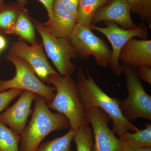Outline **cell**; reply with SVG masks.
<instances>
[{
	"instance_id": "d4e9b609",
	"label": "cell",
	"mask_w": 151,
	"mask_h": 151,
	"mask_svg": "<svg viewBox=\"0 0 151 151\" xmlns=\"http://www.w3.org/2000/svg\"><path fill=\"white\" fill-rule=\"evenodd\" d=\"M138 75L140 79L145 82L151 84V67L145 65H141L137 67Z\"/></svg>"
},
{
	"instance_id": "83f0119b",
	"label": "cell",
	"mask_w": 151,
	"mask_h": 151,
	"mask_svg": "<svg viewBox=\"0 0 151 151\" xmlns=\"http://www.w3.org/2000/svg\"><path fill=\"white\" fill-rule=\"evenodd\" d=\"M7 42L6 39L0 35V52L4 49L6 46Z\"/></svg>"
},
{
	"instance_id": "30bf717a",
	"label": "cell",
	"mask_w": 151,
	"mask_h": 151,
	"mask_svg": "<svg viewBox=\"0 0 151 151\" xmlns=\"http://www.w3.org/2000/svg\"><path fill=\"white\" fill-rule=\"evenodd\" d=\"M86 112L92 125L94 145L92 151H123L124 146L108 127L111 118L99 108H92Z\"/></svg>"
},
{
	"instance_id": "9a60e30c",
	"label": "cell",
	"mask_w": 151,
	"mask_h": 151,
	"mask_svg": "<svg viewBox=\"0 0 151 151\" xmlns=\"http://www.w3.org/2000/svg\"><path fill=\"white\" fill-rule=\"evenodd\" d=\"M35 30L32 18L29 16L27 10L24 7L19 15L11 35L18 36L20 40H24L31 45H35L38 44Z\"/></svg>"
},
{
	"instance_id": "8fae6325",
	"label": "cell",
	"mask_w": 151,
	"mask_h": 151,
	"mask_svg": "<svg viewBox=\"0 0 151 151\" xmlns=\"http://www.w3.org/2000/svg\"><path fill=\"white\" fill-rule=\"evenodd\" d=\"M37 95L31 91L23 90L16 103L0 114V121L21 136L26 127L29 116L32 113L31 107Z\"/></svg>"
},
{
	"instance_id": "4316f807",
	"label": "cell",
	"mask_w": 151,
	"mask_h": 151,
	"mask_svg": "<svg viewBox=\"0 0 151 151\" xmlns=\"http://www.w3.org/2000/svg\"><path fill=\"white\" fill-rule=\"evenodd\" d=\"M123 151H151V147H124Z\"/></svg>"
},
{
	"instance_id": "277c9868",
	"label": "cell",
	"mask_w": 151,
	"mask_h": 151,
	"mask_svg": "<svg viewBox=\"0 0 151 151\" xmlns=\"http://www.w3.org/2000/svg\"><path fill=\"white\" fill-rule=\"evenodd\" d=\"M128 90L127 98L120 103L122 114L129 122L139 118L151 120V97L144 89L136 68L122 65Z\"/></svg>"
},
{
	"instance_id": "e0dca14e",
	"label": "cell",
	"mask_w": 151,
	"mask_h": 151,
	"mask_svg": "<svg viewBox=\"0 0 151 151\" xmlns=\"http://www.w3.org/2000/svg\"><path fill=\"white\" fill-rule=\"evenodd\" d=\"M124 147H151V124H145V129L134 133L127 131L119 137Z\"/></svg>"
},
{
	"instance_id": "52a82bcc",
	"label": "cell",
	"mask_w": 151,
	"mask_h": 151,
	"mask_svg": "<svg viewBox=\"0 0 151 151\" xmlns=\"http://www.w3.org/2000/svg\"><path fill=\"white\" fill-rule=\"evenodd\" d=\"M92 30L89 25L77 24L68 38L80 59L86 60L92 55L97 65L107 67L111 61L112 50Z\"/></svg>"
},
{
	"instance_id": "ffe728a7",
	"label": "cell",
	"mask_w": 151,
	"mask_h": 151,
	"mask_svg": "<svg viewBox=\"0 0 151 151\" xmlns=\"http://www.w3.org/2000/svg\"><path fill=\"white\" fill-rule=\"evenodd\" d=\"M20 136L0 121V151H19Z\"/></svg>"
},
{
	"instance_id": "cb8c5ba5",
	"label": "cell",
	"mask_w": 151,
	"mask_h": 151,
	"mask_svg": "<svg viewBox=\"0 0 151 151\" xmlns=\"http://www.w3.org/2000/svg\"><path fill=\"white\" fill-rule=\"evenodd\" d=\"M69 12L77 18L80 0H58Z\"/></svg>"
},
{
	"instance_id": "5bb4252c",
	"label": "cell",
	"mask_w": 151,
	"mask_h": 151,
	"mask_svg": "<svg viewBox=\"0 0 151 151\" xmlns=\"http://www.w3.org/2000/svg\"><path fill=\"white\" fill-rule=\"evenodd\" d=\"M43 24L56 37L68 38L77 24V19L58 0H54L51 18Z\"/></svg>"
},
{
	"instance_id": "6da1fadb",
	"label": "cell",
	"mask_w": 151,
	"mask_h": 151,
	"mask_svg": "<svg viewBox=\"0 0 151 151\" xmlns=\"http://www.w3.org/2000/svg\"><path fill=\"white\" fill-rule=\"evenodd\" d=\"M77 85L78 97L81 106L85 111L92 108H99L109 116L112 122V131L119 137L124 133L139 130L126 119L120 108L121 101L112 98L103 92L95 82L89 70L86 75L82 66H79L77 73Z\"/></svg>"
},
{
	"instance_id": "f1b7e54d",
	"label": "cell",
	"mask_w": 151,
	"mask_h": 151,
	"mask_svg": "<svg viewBox=\"0 0 151 151\" xmlns=\"http://www.w3.org/2000/svg\"><path fill=\"white\" fill-rule=\"evenodd\" d=\"M6 5L4 0H0V10L2 9Z\"/></svg>"
},
{
	"instance_id": "44dd1931",
	"label": "cell",
	"mask_w": 151,
	"mask_h": 151,
	"mask_svg": "<svg viewBox=\"0 0 151 151\" xmlns=\"http://www.w3.org/2000/svg\"><path fill=\"white\" fill-rule=\"evenodd\" d=\"M73 140L76 147V151H92L94 145V135L89 126H84L75 130Z\"/></svg>"
},
{
	"instance_id": "ba28073f",
	"label": "cell",
	"mask_w": 151,
	"mask_h": 151,
	"mask_svg": "<svg viewBox=\"0 0 151 151\" xmlns=\"http://www.w3.org/2000/svg\"><path fill=\"white\" fill-rule=\"evenodd\" d=\"M105 27L89 25L92 30H95L103 34L107 37L112 45V50L110 65L112 72L115 75L120 76L122 73V65L119 59L120 51L126 42L135 37L146 40L148 36V28L143 23L137 27L130 29H125L119 26L114 22H104Z\"/></svg>"
},
{
	"instance_id": "7a4b0ae2",
	"label": "cell",
	"mask_w": 151,
	"mask_h": 151,
	"mask_svg": "<svg viewBox=\"0 0 151 151\" xmlns=\"http://www.w3.org/2000/svg\"><path fill=\"white\" fill-rule=\"evenodd\" d=\"M34 101L31 119L20 136L19 151H37L42 141L52 132L71 128L67 117L52 112L43 97L37 94Z\"/></svg>"
},
{
	"instance_id": "2e32d148",
	"label": "cell",
	"mask_w": 151,
	"mask_h": 151,
	"mask_svg": "<svg viewBox=\"0 0 151 151\" xmlns=\"http://www.w3.org/2000/svg\"><path fill=\"white\" fill-rule=\"evenodd\" d=\"M24 5L21 3L6 4L0 10V35H11L19 15Z\"/></svg>"
},
{
	"instance_id": "ac0fdd59",
	"label": "cell",
	"mask_w": 151,
	"mask_h": 151,
	"mask_svg": "<svg viewBox=\"0 0 151 151\" xmlns=\"http://www.w3.org/2000/svg\"><path fill=\"white\" fill-rule=\"evenodd\" d=\"M111 0H80L77 13V24L89 25L95 12Z\"/></svg>"
},
{
	"instance_id": "4fadbf2b",
	"label": "cell",
	"mask_w": 151,
	"mask_h": 151,
	"mask_svg": "<svg viewBox=\"0 0 151 151\" xmlns=\"http://www.w3.org/2000/svg\"><path fill=\"white\" fill-rule=\"evenodd\" d=\"M119 59L123 64L132 67H151V40L131 39L122 47Z\"/></svg>"
},
{
	"instance_id": "8992f818",
	"label": "cell",
	"mask_w": 151,
	"mask_h": 151,
	"mask_svg": "<svg viewBox=\"0 0 151 151\" xmlns=\"http://www.w3.org/2000/svg\"><path fill=\"white\" fill-rule=\"evenodd\" d=\"M6 58L14 65L16 74L10 80L0 79V93L12 89H18L31 91L42 96L47 104L52 102L56 90L55 87H50L41 81L32 68L27 63L17 57L7 54Z\"/></svg>"
},
{
	"instance_id": "d6986e66",
	"label": "cell",
	"mask_w": 151,
	"mask_h": 151,
	"mask_svg": "<svg viewBox=\"0 0 151 151\" xmlns=\"http://www.w3.org/2000/svg\"><path fill=\"white\" fill-rule=\"evenodd\" d=\"M75 129L70 128L62 137L41 143L37 151H73L71 143Z\"/></svg>"
},
{
	"instance_id": "5b68a950",
	"label": "cell",
	"mask_w": 151,
	"mask_h": 151,
	"mask_svg": "<svg viewBox=\"0 0 151 151\" xmlns=\"http://www.w3.org/2000/svg\"><path fill=\"white\" fill-rule=\"evenodd\" d=\"M32 20L35 29L40 35L43 48L61 76L73 75L76 66L71 60L77 57L75 48L68 38H58L53 35L46 26L37 20Z\"/></svg>"
},
{
	"instance_id": "603a6c76",
	"label": "cell",
	"mask_w": 151,
	"mask_h": 151,
	"mask_svg": "<svg viewBox=\"0 0 151 151\" xmlns=\"http://www.w3.org/2000/svg\"><path fill=\"white\" fill-rule=\"evenodd\" d=\"M23 91L21 89H12L0 93V114Z\"/></svg>"
},
{
	"instance_id": "3957f363",
	"label": "cell",
	"mask_w": 151,
	"mask_h": 151,
	"mask_svg": "<svg viewBox=\"0 0 151 151\" xmlns=\"http://www.w3.org/2000/svg\"><path fill=\"white\" fill-rule=\"evenodd\" d=\"M47 84H52L56 92L52 102L47 104L49 109L65 115L74 129L90 125L80 103L77 84L71 76L52 74L48 76Z\"/></svg>"
},
{
	"instance_id": "484cf974",
	"label": "cell",
	"mask_w": 151,
	"mask_h": 151,
	"mask_svg": "<svg viewBox=\"0 0 151 151\" xmlns=\"http://www.w3.org/2000/svg\"><path fill=\"white\" fill-rule=\"evenodd\" d=\"M16 2L24 5L26 4L27 0H16ZM44 6L48 14V19L51 18L52 15V6L54 0H38Z\"/></svg>"
},
{
	"instance_id": "7c38bea8",
	"label": "cell",
	"mask_w": 151,
	"mask_h": 151,
	"mask_svg": "<svg viewBox=\"0 0 151 151\" xmlns=\"http://www.w3.org/2000/svg\"><path fill=\"white\" fill-rule=\"evenodd\" d=\"M131 8L127 0H111L95 12L91 24L95 25L101 22H112L125 29L137 27L131 17Z\"/></svg>"
},
{
	"instance_id": "9c48e42d",
	"label": "cell",
	"mask_w": 151,
	"mask_h": 151,
	"mask_svg": "<svg viewBox=\"0 0 151 151\" xmlns=\"http://www.w3.org/2000/svg\"><path fill=\"white\" fill-rule=\"evenodd\" d=\"M7 54L17 57L26 61L44 83L47 84L50 75L59 74L49 62L42 42L37 45H29L22 40L14 42L11 44Z\"/></svg>"
},
{
	"instance_id": "7402d4cb",
	"label": "cell",
	"mask_w": 151,
	"mask_h": 151,
	"mask_svg": "<svg viewBox=\"0 0 151 151\" xmlns=\"http://www.w3.org/2000/svg\"><path fill=\"white\" fill-rule=\"evenodd\" d=\"M131 12L139 14L143 21L147 20L151 26V0H127Z\"/></svg>"
}]
</instances>
